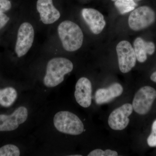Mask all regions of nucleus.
I'll return each mask as SVG.
<instances>
[{
    "label": "nucleus",
    "mask_w": 156,
    "mask_h": 156,
    "mask_svg": "<svg viewBox=\"0 0 156 156\" xmlns=\"http://www.w3.org/2000/svg\"><path fill=\"white\" fill-rule=\"evenodd\" d=\"M73 64L69 59L56 57L48 62L43 83L48 88H53L60 85L64 80L65 76L72 71Z\"/></svg>",
    "instance_id": "f257e3e1"
},
{
    "label": "nucleus",
    "mask_w": 156,
    "mask_h": 156,
    "mask_svg": "<svg viewBox=\"0 0 156 156\" xmlns=\"http://www.w3.org/2000/svg\"><path fill=\"white\" fill-rule=\"evenodd\" d=\"M57 30L65 50L74 52L82 47L83 34L77 24L69 20H65L59 24Z\"/></svg>",
    "instance_id": "f03ea898"
},
{
    "label": "nucleus",
    "mask_w": 156,
    "mask_h": 156,
    "mask_svg": "<svg viewBox=\"0 0 156 156\" xmlns=\"http://www.w3.org/2000/svg\"><path fill=\"white\" fill-rule=\"evenodd\" d=\"M53 121L54 128L62 134L78 135L84 131L83 123L78 116L71 112H57L54 115Z\"/></svg>",
    "instance_id": "7ed1b4c3"
},
{
    "label": "nucleus",
    "mask_w": 156,
    "mask_h": 156,
    "mask_svg": "<svg viewBox=\"0 0 156 156\" xmlns=\"http://www.w3.org/2000/svg\"><path fill=\"white\" fill-rule=\"evenodd\" d=\"M155 20V13L151 8L141 6L131 12L128 18V24L131 29L139 31L150 26Z\"/></svg>",
    "instance_id": "20e7f679"
},
{
    "label": "nucleus",
    "mask_w": 156,
    "mask_h": 156,
    "mask_svg": "<svg viewBox=\"0 0 156 156\" xmlns=\"http://www.w3.org/2000/svg\"><path fill=\"white\" fill-rule=\"evenodd\" d=\"M29 116L26 107H18L11 114H0V132L14 131L25 123Z\"/></svg>",
    "instance_id": "39448f33"
},
{
    "label": "nucleus",
    "mask_w": 156,
    "mask_h": 156,
    "mask_svg": "<svg viewBox=\"0 0 156 156\" xmlns=\"http://www.w3.org/2000/svg\"><path fill=\"white\" fill-rule=\"evenodd\" d=\"M156 98L155 89L149 86L140 88L136 92L132 102L133 110L140 115L146 114L150 110Z\"/></svg>",
    "instance_id": "423d86ee"
},
{
    "label": "nucleus",
    "mask_w": 156,
    "mask_h": 156,
    "mask_svg": "<svg viewBox=\"0 0 156 156\" xmlns=\"http://www.w3.org/2000/svg\"><path fill=\"white\" fill-rule=\"evenodd\" d=\"M34 38V31L32 25L28 22L20 25L17 33L15 45V53L18 57L25 55L32 46Z\"/></svg>",
    "instance_id": "0eeeda50"
},
{
    "label": "nucleus",
    "mask_w": 156,
    "mask_h": 156,
    "mask_svg": "<svg viewBox=\"0 0 156 156\" xmlns=\"http://www.w3.org/2000/svg\"><path fill=\"white\" fill-rule=\"evenodd\" d=\"M116 52L120 71L124 73L129 72L136 64V58L134 48L129 42L123 41L117 45Z\"/></svg>",
    "instance_id": "6e6552de"
},
{
    "label": "nucleus",
    "mask_w": 156,
    "mask_h": 156,
    "mask_svg": "<svg viewBox=\"0 0 156 156\" xmlns=\"http://www.w3.org/2000/svg\"><path fill=\"white\" fill-rule=\"evenodd\" d=\"M133 108L131 104L126 103L114 110L108 119L109 126L113 130H122L129 123V117L132 113Z\"/></svg>",
    "instance_id": "1a4fd4ad"
},
{
    "label": "nucleus",
    "mask_w": 156,
    "mask_h": 156,
    "mask_svg": "<svg viewBox=\"0 0 156 156\" xmlns=\"http://www.w3.org/2000/svg\"><path fill=\"white\" fill-rule=\"evenodd\" d=\"M74 96L80 106L87 108L91 105L92 100V85L88 78L81 77L76 83Z\"/></svg>",
    "instance_id": "9d476101"
},
{
    "label": "nucleus",
    "mask_w": 156,
    "mask_h": 156,
    "mask_svg": "<svg viewBox=\"0 0 156 156\" xmlns=\"http://www.w3.org/2000/svg\"><path fill=\"white\" fill-rule=\"evenodd\" d=\"M82 15L92 33L98 34L106 25L104 17L99 11L93 9H84Z\"/></svg>",
    "instance_id": "9b49d317"
},
{
    "label": "nucleus",
    "mask_w": 156,
    "mask_h": 156,
    "mask_svg": "<svg viewBox=\"0 0 156 156\" xmlns=\"http://www.w3.org/2000/svg\"><path fill=\"white\" fill-rule=\"evenodd\" d=\"M37 9L44 24H52L60 18V12L53 5V0H38Z\"/></svg>",
    "instance_id": "f8f14e48"
},
{
    "label": "nucleus",
    "mask_w": 156,
    "mask_h": 156,
    "mask_svg": "<svg viewBox=\"0 0 156 156\" xmlns=\"http://www.w3.org/2000/svg\"><path fill=\"white\" fill-rule=\"evenodd\" d=\"M123 88L118 83L112 84L107 88L98 89L95 94V102L98 105L108 103L122 94Z\"/></svg>",
    "instance_id": "ddd939ff"
},
{
    "label": "nucleus",
    "mask_w": 156,
    "mask_h": 156,
    "mask_svg": "<svg viewBox=\"0 0 156 156\" xmlns=\"http://www.w3.org/2000/svg\"><path fill=\"white\" fill-rule=\"evenodd\" d=\"M134 49L137 61L144 62L147 59V54L151 55L154 53L155 46L153 42L145 41L139 37L134 40Z\"/></svg>",
    "instance_id": "4468645a"
},
{
    "label": "nucleus",
    "mask_w": 156,
    "mask_h": 156,
    "mask_svg": "<svg viewBox=\"0 0 156 156\" xmlns=\"http://www.w3.org/2000/svg\"><path fill=\"white\" fill-rule=\"evenodd\" d=\"M17 90L14 87L0 89V105L5 108L12 106L17 100Z\"/></svg>",
    "instance_id": "2eb2a0df"
},
{
    "label": "nucleus",
    "mask_w": 156,
    "mask_h": 156,
    "mask_svg": "<svg viewBox=\"0 0 156 156\" xmlns=\"http://www.w3.org/2000/svg\"><path fill=\"white\" fill-rule=\"evenodd\" d=\"M115 5L122 14L133 11L137 6L134 0H117Z\"/></svg>",
    "instance_id": "dca6fc26"
},
{
    "label": "nucleus",
    "mask_w": 156,
    "mask_h": 156,
    "mask_svg": "<svg viewBox=\"0 0 156 156\" xmlns=\"http://www.w3.org/2000/svg\"><path fill=\"white\" fill-rule=\"evenodd\" d=\"M20 151L17 146L8 144L0 147V156H19Z\"/></svg>",
    "instance_id": "f3484780"
},
{
    "label": "nucleus",
    "mask_w": 156,
    "mask_h": 156,
    "mask_svg": "<svg viewBox=\"0 0 156 156\" xmlns=\"http://www.w3.org/2000/svg\"><path fill=\"white\" fill-rule=\"evenodd\" d=\"M118 155V153L116 151L109 149L103 151L99 149H97L92 151L88 155V156H116Z\"/></svg>",
    "instance_id": "a211bd4d"
},
{
    "label": "nucleus",
    "mask_w": 156,
    "mask_h": 156,
    "mask_svg": "<svg viewBox=\"0 0 156 156\" xmlns=\"http://www.w3.org/2000/svg\"><path fill=\"white\" fill-rule=\"evenodd\" d=\"M148 144L151 147H156V120L153 123L152 132L147 139Z\"/></svg>",
    "instance_id": "6ab92c4d"
},
{
    "label": "nucleus",
    "mask_w": 156,
    "mask_h": 156,
    "mask_svg": "<svg viewBox=\"0 0 156 156\" xmlns=\"http://www.w3.org/2000/svg\"><path fill=\"white\" fill-rule=\"evenodd\" d=\"M11 4L9 0H0V14L5 13L11 9Z\"/></svg>",
    "instance_id": "aec40b11"
},
{
    "label": "nucleus",
    "mask_w": 156,
    "mask_h": 156,
    "mask_svg": "<svg viewBox=\"0 0 156 156\" xmlns=\"http://www.w3.org/2000/svg\"><path fill=\"white\" fill-rule=\"evenodd\" d=\"M10 20L9 17L4 13L0 14V30L6 25Z\"/></svg>",
    "instance_id": "412c9836"
},
{
    "label": "nucleus",
    "mask_w": 156,
    "mask_h": 156,
    "mask_svg": "<svg viewBox=\"0 0 156 156\" xmlns=\"http://www.w3.org/2000/svg\"><path fill=\"white\" fill-rule=\"evenodd\" d=\"M151 79L152 81L156 83V71L152 74L151 76Z\"/></svg>",
    "instance_id": "4be33fe9"
},
{
    "label": "nucleus",
    "mask_w": 156,
    "mask_h": 156,
    "mask_svg": "<svg viewBox=\"0 0 156 156\" xmlns=\"http://www.w3.org/2000/svg\"><path fill=\"white\" fill-rule=\"evenodd\" d=\"M112 1H114V2H115V1H117V0H112Z\"/></svg>",
    "instance_id": "5701e85b"
}]
</instances>
